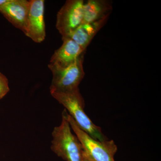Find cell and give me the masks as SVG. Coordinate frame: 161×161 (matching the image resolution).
<instances>
[{
  "mask_svg": "<svg viewBox=\"0 0 161 161\" xmlns=\"http://www.w3.org/2000/svg\"><path fill=\"white\" fill-rule=\"evenodd\" d=\"M51 94L68 111L80 129L96 140H108L100 127L93 123L84 112L85 101L79 88L63 92H52Z\"/></svg>",
  "mask_w": 161,
  "mask_h": 161,
  "instance_id": "1",
  "label": "cell"
},
{
  "mask_svg": "<svg viewBox=\"0 0 161 161\" xmlns=\"http://www.w3.org/2000/svg\"><path fill=\"white\" fill-rule=\"evenodd\" d=\"M68 120L62 114L60 125L52 132L51 150L66 161H83L84 150L77 136L72 133Z\"/></svg>",
  "mask_w": 161,
  "mask_h": 161,
  "instance_id": "2",
  "label": "cell"
},
{
  "mask_svg": "<svg viewBox=\"0 0 161 161\" xmlns=\"http://www.w3.org/2000/svg\"><path fill=\"white\" fill-rule=\"evenodd\" d=\"M62 113L69 122L71 128L82 145L84 151L92 161H115L114 155L117 147L113 140L99 141L92 138L80 129L66 109Z\"/></svg>",
  "mask_w": 161,
  "mask_h": 161,
  "instance_id": "3",
  "label": "cell"
},
{
  "mask_svg": "<svg viewBox=\"0 0 161 161\" xmlns=\"http://www.w3.org/2000/svg\"><path fill=\"white\" fill-rule=\"evenodd\" d=\"M82 55L75 63L64 68L48 66L53 73L50 92H63L78 88L84 77Z\"/></svg>",
  "mask_w": 161,
  "mask_h": 161,
  "instance_id": "4",
  "label": "cell"
},
{
  "mask_svg": "<svg viewBox=\"0 0 161 161\" xmlns=\"http://www.w3.org/2000/svg\"><path fill=\"white\" fill-rule=\"evenodd\" d=\"M84 3L83 0H68L58 12L56 27L62 38L82 24Z\"/></svg>",
  "mask_w": 161,
  "mask_h": 161,
  "instance_id": "5",
  "label": "cell"
},
{
  "mask_svg": "<svg viewBox=\"0 0 161 161\" xmlns=\"http://www.w3.org/2000/svg\"><path fill=\"white\" fill-rule=\"evenodd\" d=\"M25 35L37 43L45 40L46 30L44 21V1L30 0V6Z\"/></svg>",
  "mask_w": 161,
  "mask_h": 161,
  "instance_id": "6",
  "label": "cell"
},
{
  "mask_svg": "<svg viewBox=\"0 0 161 161\" xmlns=\"http://www.w3.org/2000/svg\"><path fill=\"white\" fill-rule=\"evenodd\" d=\"M30 1L8 0L0 6V12L16 28L26 33Z\"/></svg>",
  "mask_w": 161,
  "mask_h": 161,
  "instance_id": "7",
  "label": "cell"
},
{
  "mask_svg": "<svg viewBox=\"0 0 161 161\" xmlns=\"http://www.w3.org/2000/svg\"><path fill=\"white\" fill-rule=\"evenodd\" d=\"M63 43L56 50L51 58L48 66L64 68L75 63L86 50L68 38H62Z\"/></svg>",
  "mask_w": 161,
  "mask_h": 161,
  "instance_id": "8",
  "label": "cell"
},
{
  "mask_svg": "<svg viewBox=\"0 0 161 161\" xmlns=\"http://www.w3.org/2000/svg\"><path fill=\"white\" fill-rule=\"evenodd\" d=\"M109 16L92 23H82L75 31L64 38H68L76 42L85 50L96 34L106 23Z\"/></svg>",
  "mask_w": 161,
  "mask_h": 161,
  "instance_id": "9",
  "label": "cell"
},
{
  "mask_svg": "<svg viewBox=\"0 0 161 161\" xmlns=\"http://www.w3.org/2000/svg\"><path fill=\"white\" fill-rule=\"evenodd\" d=\"M112 9L109 1L88 0L84 3L82 23H93L109 16Z\"/></svg>",
  "mask_w": 161,
  "mask_h": 161,
  "instance_id": "10",
  "label": "cell"
},
{
  "mask_svg": "<svg viewBox=\"0 0 161 161\" xmlns=\"http://www.w3.org/2000/svg\"><path fill=\"white\" fill-rule=\"evenodd\" d=\"M9 81L6 76L0 72V99L9 92Z\"/></svg>",
  "mask_w": 161,
  "mask_h": 161,
  "instance_id": "11",
  "label": "cell"
},
{
  "mask_svg": "<svg viewBox=\"0 0 161 161\" xmlns=\"http://www.w3.org/2000/svg\"><path fill=\"white\" fill-rule=\"evenodd\" d=\"M83 161H92L87 156L86 154L85 153L84 151L83 153Z\"/></svg>",
  "mask_w": 161,
  "mask_h": 161,
  "instance_id": "12",
  "label": "cell"
},
{
  "mask_svg": "<svg viewBox=\"0 0 161 161\" xmlns=\"http://www.w3.org/2000/svg\"><path fill=\"white\" fill-rule=\"evenodd\" d=\"M8 0H0V6L6 3Z\"/></svg>",
  "mask_w": 161,
  "mask_h": 161,
  "instance_id": "13",
  "label": "cell"
}]
</instances>
